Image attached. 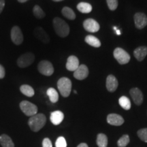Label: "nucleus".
I'll use <instances>...</instances> for the list:
<instances>
[{
    "label": "nucleus",
    "mask_w": 147,
    "mask_h": 147,
    "mask_svg": "<svg viewBox=\"0 0 147 147\" xmlns=\"http://www.w3.org/2000/svg\"><path fill=\"white\" fill-rule=\"evenodd\" d=\"M47 122L46 116L43 114H38L30 117L28 121L29 127L33 131H39L45 125Z\"/></svg>",
    "instance_id": "1"
},
{
    "label": "nucleus",
    "mask_w": 147,
    "mask_h": 147,
    "mask_svg": "<svg viewBox=\"0 0 147 147\" xmlns=\"http://www.w3.org/2000/svg\"><path fill=\"white\" fill-rule=\"evenodd\" d=\"M53 27L55 32L59 37L65 38L69 33V27L68 24L61 18L56 17L53 19Z\"/></svg>",
    "instance_id": "2"
},
{
    "label": "nucleus",
    "mask_w": 147,
    "mask_h": 147,
    "mask_svg": "<svg viewBox=\"0 0 147 147\" xmlns=\"http://www.w3.org/2000/svg\"><path fill=\"white\" fill-rule=\"evenodd\" d=\"M57 88L62 96L64 97H67L71 93V80L68 78H66V77L61 78L57 82Z\"/></svg>",
    "instance_id": "3"
},
{
    "label": "nucleus",
    "mask_w": 147,
    "mask_h": 147,
    "mask_svg": "<svg viewBox=\"0 0 147 147\" xmlns=\"http://www.w3.org/2000/svg\"><path fill=\"white\" fill-rule=\"evenodd\" d=\"M35 60L34 55L32 53H26L21 55L17 59V65L18 67L25 68L33 63Z\"/></svg>",
    "instance_id": "4"
},
{
    "label": "nucleus",
    "mask_w": 147,
    "mask_h": 147,
    "mask_svg": "<svg viewBox=\"0 0 147 147\" xmlns=\"http://www.w3.org/2000/svg\"><path fill=\"white\" fill-rule=\"evenodd\" d=\"M20 108L23 113L28 117H32L38 113V107L28 101L21 102L20 104Z\"/></svg>",
    "instance_id": "5"
},
{
    "label": "nucleus",
    "mask_w": 147,
    "mask_h": 147,
    "mask_svg": "<svg viewBox=\"0 0 147 147\" xmlns=\"http://www.w3.org/2000/svg\"><path fill=\"white\" fill-rule=\"evenodd\" d=\"M38 69L42 75L50 76L54 73V67L50 61L47 60L41 61L38 65Z\"/></svg>",
    "instance_id": "6"
},
{
    "label": "nucleus",
    "mask_w": 147,
    "mask_h": 147,
    "mask_svg": "<svg viewBox=\"0 0 147 147\" xmlns=\"http://www.w3.org/2000/svg\"><path fill=\"white\" fill-rule=\"evenodd\" d=\"M113 55L118 63L121 65L127 63L130 60L129 55L121 48L115 49L113 52Z\"/></svg>",
    "instance_id": "7"
},
{
    "label": "nucleus",
    "mask_w": 147,
    "mask_h": 147,
    "mask_svg": "<svg viewBox=\"0 0 147 147\" xmlns=\"http://www.w3.org/2000/svg\"><path fill=\"white\" fill-rule=\"evenodd\" d=\"M11 39L16 45H21L23 42V35L19 27L14 26L11 30Z\"/></svg>",
    "instance_id": "8"
},
{
    "label": "nucleus",
    "mask_w": 147,
    "mask_h": 147,
    "mask_svg": "<svg viewBox=\"0 0 147 147\" xmlns=\"http://www.w3.org/2000/svg\"><path fill=\"white\" fill-rule=\"evenodd\" d=\"M83 27L84 29L87 32L91 33H95L100 30V24L93 19V18H88L83 22Z\"/></svg>",
    "instance_id": "9"
},
{
    "label": "nucleus",
    "mask_w": 147,
    "mask_h": 147,
    "mask_svg": "<svg viewBox=\"0 0 147 147\" xmlns=\"http://www.w3.org/2000/svg\"><path fill=\"white\" fill-rule=\"evenodd\" d=\"M134 23L137 29H142L147 25V16L142 12H137L134 15Z\"/></svg>",
    "instance_id": "10"
},
{
    "label": "nucleus",
    "mask_w": 147,
    "mask_h": 147,
    "mask_svg": "<svg viewBox=\"0 0 147 147\" xmlns=\"http://www.w3.org/2000/svg\"><path fill=\"white\" fill-rule=\"evenodd\" d=\"M89 76V69L87 65L82 64L79 65V67L74 71V77L77 80H82L87 78Z\"/></svg>",
    "instance_id": "11"
},
{
    "label": "nucleus",
    "mask_w": 147,
    "mask_h": 147,
    "mask_svg": "<svg viewBox=\"0 0 147 147\" xmlns=\"http://www.w3.org/2000/svg\"><path fill=\"white\" fill-rule=\"evenodd\" d=\"M132 100L137 106L142 104L143 102V94L138 88H132L129 91Z\"/></svg>",
    "instance_id": "12"
},
{
    "label": "nucleus",
    "mask_w": 147,
    "mask_h": 147,
    "mask_svg": "<svg viewBox=\"0 0 147 147\" xmlns=\"http://www.w3.org/2000/svg\"><path fill=\"white\" fill-rule=\"evenodd\" d=\"M34 36L36 38L40 40V41L45 44H48L50 42L49 36L47 34V32L44 30L42 27H37L34 30Z\"/></svg>",
    "instance_id": "13"
},
{
    "label": "nucleus",
    "mask_w": 147,
    "mask_h": 147,
    "mask_svg": "<svg viewBox=\"0 0 147 147\" xmlns=\"http://www.w3.org/2000/svg\"><path fill=\"white\" fill-rule=\"evenodd\" d=\"M107 122L111 125L120 126L123 124L124 119L117 114H110L107 117Z\"/></svg>",
    "instance_id": "14"
},
{
    "label": "nucleus",
    "mask_w": 147,
    "mask_h": 147,
    "mask_svg": "<svg viewBox=\"0 0 147 147\" xmlns=\"http://www.w3.org/2000/svg\"><path fill=\"white\" fill-rule=\"evenodd\" d=\"M118 80L113 75H109L106 78V88L110 92H115L118 87Z\"/></svg>",
    "instance_id": "15"
},
{
    "label": "nucleus",
    "mask_w": 147,
    "mask_h": 147,
    "mask_svg": "<svg viewBox=\"0 0 147 147\" xmlns=\"http://www.w3.org/2000/svg\"><path fill=\"white\" fill-rule=\"evenodd\" d=\"M79 60L76 56H69L67 58V63H66V68L67 70L74 71L79 67Z\"/></svg>",
    "instance_id": "16"
},
{
    "label": "nucleus",
    "mask_w": 147,
    "mask_h": 147,
    "mask_svg": "<svg viewBox=\"0 0 147 147\" xmlns=\"http://www.w3.org/2000/svg\"><path fill=\"white\" fill-rule=\"evenodd\" d=\"M64 119V115L61 111L56 110L51 114L50 119L51 123L55 125H58L62 122Z\"/></svg>",
    "instance_id": "17"
},
{
    "label": "nucleus",
    "mask_w": 147,
    "mask_h": 147,
    "mask_svg": "<svg viewBox=\"0 0 147 147\" xmlns=\"http://www.w3.org/2000/svg\"><path fill=\"white\" fill-rule=\"evenodd\" d=\"M134 55L139 61H142L144 59L147 55V47H140L136 49L134 51Z\"/></svg>",
    "instance_id": "18"
},
{
    "label": "nucleus",
    "mask_w": 147,
    "mask_h": 147,
    "mask_svg": "<svg viewBox=\"0 0 147 147\" xmlns=\"http://www.w3.org/2000/svg\"><path fill=\"white\" fill-rule=\"evenodd\" d=\"M84 40H85L86 43H87L88 45H89L93 47L99 48L101 46V42L100 40L98 38H97L96 37L91 36V35H89V36H86Z\"/></svg>",
    "instance_id": "19"
},
{
    "label": "nucleus",
    "mask_w": 147,
    "mask_h": 147,
    "mask_svg": "<svg viewBox=\"0 0 147 147\" xmlns=\"http://www.w3.org/2000/svg\"><path fill=\"white\" fill-rule=\"evenodd\" d=\"M0 144L2 147H14L12 139L6 134H3L0 136Z\"/></svg>",
    "instance_id": "20"
},
{
    "label": "nucleus",
    "mask_w": 147,
    "mask_h": 147,
    "mask_svg": "<svg viewBox=\"0 0 147 147\" xmlns=\"http://www.w3.org/2000/svg\"><path fill=\"white\" fill-rule=\"evenodd\" d=\"M77 9L82 13L87 14L92 11V5L87 2H80L77 5Z\"/></svg>",
    "instance_id": "21"
},
{
    "label": "nucleus",
    "mask_w": 147,
    "mask_h": 147,
    "mask_svg": "<svg viewBox=\"0 0 147 147\" xmlns=\"http://www.w3.org/2000/svg\"><path fill=\"white\" fill-rule=\"evenodd\" d=\"M20 91L21 93L26 95L27 97H32L34 95V90L31 86L28 85V84H23L20 87Z\"/></svg>",
    "instance_id": "22"
},
{
    "label": "nucleus",
    "mask_w": 147,
    "mask_h": 147,
    "mask_svg": "<svg viewBox=\"0 0 147 147\" xmlns=\"http://www.w3.org/2000/svg\"><path fill=\"white\" fill-rule=\"evenodd\" d=\"M62 14L65 16V18H67L69 20H74L76 18V14H75L74 12L72 10V9H71L69 7H64L62 9Z\"/></svg>",
    "instance_id": "23"
},
{
    "label": "nucleus",
    "mask_w": 147,
    "mask_h": 147,
    "mask_svg": "<svg viewBox=\"0 0 147 147\" xmlns=\"http://www.w3.org/2000/svg\"><path fill=\"white\" fill-rule=\"evenodd\" d=\"M119 105L123 108L124 110H128L131 108V102H130L129 99L128 97H127L126 96L121 97L119 100Z\"/></svg>",
    "instance_id": "24"
},
{
    "label": "nucleus",
    "mask_w": 147,
    "mask_h": 147,
    "mask_svg": "<svg viewBox=\"0 0 147 147\" xmlns=\"http://www.w3.org/2000/svg\"><path fill=\"white\" fill-rule=\"evenodd\" d=\"M47 93L52 103H56L59 100V94L54 88H49L47 90Z\"/></svg>",
    "instance_id": "25"
},
{
    "label": "nucleus",
    "mask_w": 147,
    "mask_h": 147,
    "mask_svg": "<svg viewBox=\"0 0 147 147\" xmlns=\"http://www.w3.org/2000/svg\"><path fill=\"white\" fill-rule=\"evenodd\" d=\"M97 144L99 147H106L108 146V138L105 134H99L97 135Z\"/></svg>",
    "instance_id": "26"
},
{
    "label": "nucleus",
    "mask_w": 147,
    "mask_h": 147,
    "mask_svg": "<svg viewBox=\"0 0 147 147\" xmlns=\"http://www.w3.org/2000/svg\"><path fill=\"white\" fill-rule=\"evenodd\" d=\"M33 12H34V16H36L37 18H39V19H41V18H43L45 17L46 14L45 12H44L43 10L40 8L39 5H36L34 7V9H33Z\"/></svg>",
    "instance_id": "27"
},
{
    "label": "nucleus",
    "mask_w": 147,
    "mask_h": 147,
    "mask_svg": "<svg viewBox=\"0 0 147 147\" xmlns=\"http://www.w3.org/2000/svg\"><path fill=\"white\" fill-rule=\"evenodd\" d=\"M129 137L128 135H123L117 142V145L119 147H125L129 143Z\"/></svg>",
    "instance_id": "28"
},
{
    "label": "nucleus",
    "mask_w": 147,
    "mask_h": 147,
    "mask_svg": "<svg viewBox=\"0 0 147 147\" xmlns=\"http://www.w3.org/2000/svg\"><path fill=\"white\" fill-rule=\"evenodd\" d=\"M138 136L140 140H142V141L147 143V128H143L138 130Z\"/></svg>",
    "instance_id": "29"
},
{
    "label": "nucleus",
    "mask_w": 147,
    "mask_h": 147,
    "mask_svg": "<svg viewBox=\"0 0 147 147\" xmlns=\"http://www.w3.org/2000/svg\"><path fill=\"white\" fill-rule=\"evenodd\" d=\"M106 2L110 10H115L118 7V0H106Z\"/></svg>",
    "instance_id": "30"
},
{
    "label": "nucleus",
    "mask_w": 147,
    "mask_h": 147,
    "mask_svg": "<svg viewBox=\"0 0 147 147\" xmlns=\"http://www.w3.org/2000/svg\"><path fill=\"white\" fill-rule=\"evenodd\" d=\"M55 146L56 147H67V142H66L65 139L63 137H59L57 139L56 142H55Z\"/></svg>",
    "instance_id": "31"
},
{
    "label": "nucleus",
    "mask_w": 147,
    "mask_h": 147,
    "mask_svg": "<svg viewBox=\"0 0 147 147\" xmlns=\"http://www.w3.org/2000/svg\"><path fill=\"white\" fill-rule=\"evenodd\" d=\"M42 147H53L52 142L49 138H46L42 141Z\"/></svg>",
    "instance_id": "32"
},
{
    "label": "nucleus",
    "mask_w": 147,
    "mask_h": 147,
    "mask_svg": "<svg viewBox=\"0 0 147 147\" xmlns=\"http://www.w3.org/2000/svg\"><path fill=\"white\" fill-rule=\"evenodd\" d=\"M5 74V71L4 67H3L1 65H0V78H4Z\"/></svg>",
    "instance_id": "33"
},
{
    "label": "nucleus",
    "mask_w": 147,
    "mask_h": 147,
    "mask_svg": "<svg viewBox=\"0 0 147 147\" xmlns=\"http://www.w3.org/2000/svg\"><path fill=\"white\" fill-rule=\"evenodd\" d=\"M5 6V1L4 0H0V14L1 13Z\"/></svg>",
    "instance_id": "34"
},
{
    "label": "nucleus",
    "mask_w": 147,
    "mask_h": 147,
    "mask_svg": "<svg viewBox=\"0 0 147 147\" xmlns=\"http://www.w3.org/2000/svg\"><path fill=\"white\" fill-rule=\"evenodd\" d=\"M77 147H89V146H88V145L86 144V143H81V144H79Z\"/></svg>",
    "instance_id": "35"
},
{
    "label": "nucleus",
    "mask_w": 147,
    "mask_h": 147,
    "mask_svg": "<svg viewBox=\"0 0 147 147\" xmlns=\"http://www.w3.org/2000/svg\"><path fill=\"white\" fill-rule=\"evenodd\" d=\"M116 34H117V35H121V31L119 30V29H117V30H116Z\"/></svg>",
    "instance_id": "36"
},
{
    "label": "nucleus",
    "mask_w": 147,
    "mask_h": 147,
    "mask_svg": "<svg viewBox=\"0 0 147 147\" xmlns=\"http://www.w3.org/2000/svg\"><path fill=\"white\" fill-rule=\"evenodd\" d=\"M18 1H19L20 3H25L27 1H28V0H18Z\"/></svg>",
    "instance_id": "37"
},
{
    "label": "nucleus",
    "mask_w": 147,
    "mask_h": 147,
    "mask_svg": "<svg viewBox=\"0 0 147 147\" xmlns=\"http://www.w3.org/2000/svg\"><path fill=\"white\" fill-rule=\"evenodd\" d=\"M53 1H63V0H53Z\"/></svg>",
    "instance_id": "38"
},
{
    "label": "nucleus",
    "mask_w": 147,
    "mask_h": 147,
    "mask_svg": "<svg viewBox=\"0 0 147 147\" xmlns=\"http://www.w3.org/2000/svg\"><path fill=\"white\" fill-rule=\"evenodd\" d=\"M113 29H115V30L116 31V30H117V27H113Z\"/></svg>",
    "instance_id": "39"
},
{
    "label": "nucleus",
    "mask_w": 147,
    "mask_h": 147,
    "mask_svg": "<svg viewBox=\"0 0 147 147\" xmlns=\"http://www.w3.org/2000/svg\"><path fill=\"white\" fill-rule=\"evenodd\" d=\"M74 93H77V92H76V91H74Z\"/></svg>",
    "instance_id": "40"
}]
</instances>
